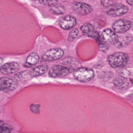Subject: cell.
I'll return each instance as SVG.
<instances>
[{
  "label": "cell",
  "instance_id": "obj_1",
  "mask_svg": "<svg viewBox=\"0 0 133 133\" xmlns=\"http://www.w3.org/2000/svg\"><path fill=\"white\" fill-rule=\"evenodd\" d=\"M129 56L125 53L118 52L109 55L107 60L110 66L113 68L125 67L129 61Z\"/></svg>",
  "mask_w": 133,
  "mask_h": 133
},
{
  "label": "cell",
  "instance_id": "obj_2",
  "mask_svg": "<svg viewBox=\"0 0 133 133\" xmlns=\"http://www.w3.org/2000/svg\"><path fill=\"white\" fill-rule=\"evenodd\" d=\"M73 75L76 79L79 82H89L94 77V72L93 70L86 67H79L75 69Z\"/></svg>",
  "mask_w": 133,
  "mask_h": 133
},
{
  "label": "cell",
  "instance_id": "obj_3",
  "mask_svg": "<svg viewBox=\"0 0 133 133\" xmlns=\"http://www.w3.org/2000/svg\"><path fill=\"white\" fill-rule=\"evenodd\" d=\"M75 70L73 68L55 65L51 67L48 75L49 76L53 78L61 77L73 73Z\"/></svg>",
  "mask_w": 133,
  "mask_h": 133
},
{
  "label": "cell",
  "instance_id": "obj_4",
  "mask_svg": "<svg viewBox=\"0 0 133 133\" xmlns=\"http://www.w3.org/2000/svg\"><path fill=\"white\" fill-rule=\"evenodd\" d=\"M64 54V51L60 48L50 49L44 54L41 57L43 62H50L57 61L61 58Z\"/></svg>",
  "mask_w": 133,
  "mask_h": 133
},
{
  "label": "cell",
  "instance_id": "obj_5",
  "mask_svg": "<svg viewBox=\"0 0 133 133\" xmlns=\"http://www.w3.org/2000/svg\"><path fill=\"white\" fill-rule=\"evenodd\" d=\"M18 87V83L15 80L2 77L0 79V90L2 92L7 93L15 90Z\"/></svg>",
  "mask_w": 133,
  "mask_h": 133
},
{
  "label": "cell",
  "instance_id": "obj_6",
  "mask_svg": "<svg viewBox=\"0 0 133 133\" xmlns=\"http://www.w3.org/2000/svg\"><path fill=\"white\" fill-rule=\"evenodd\" d=\"M129 8L125 5L120 3H116L109 7L107 11V14L112 16H121L128 12Z\"/></svg>",
  "mask_w": 133,
  "mask_h": 133
},
{
  "label": "cell",
  "instance_id": "obj_7",
  "mask_svg": "<svg viewBox=\"0 0 133 133\" xmlns=\"http://www.w3.org/2000/svg\"><path fill=\"white\" fill-rule=\"evenodd\" d=\"M132 25V22L129 20L126 19H119L113 23L112 29L117 33H124L130 29Z\"/></svg>",
  "mask_w": 133,
  "mask_h": 133
},
{
  "label": "cell",
  "instance_id": "obj_8",
  "mask_svg": "<svg viewBox=\"0 0 133 133\" xmlns=\"http://www.w3.org/2000/svg\"><path fill=\"white\" fill-rule=\"evenodd\" d=\"M118 37L115 31L110 29L105 30L102 34V39L107 45L115 44L118 40Z\"/></svg>",
  "mask_w": 133,
  "mask_h": 133
},
{
  "label": "cell",
  "instance_id": "obj_9",
  "mask_svg": "<svg viewBox=\"0 0 133 133\" xmlns=\"http://www.w3.org/2000/svg\"><path fill=\"white\" fill-rule=\"evenodd\" d=\"M72 8L75 12L81 15H88L93 11V8L90 5L83 2H74Z\"/></svg>",
  "mask_w": 133,
  "mask_h": 133
},
{
  "label": "cell",
  "instance_id": "obj_10",
  "mask_svg": "<svg viewBox=\"0 0 133 133\" xmlns=\"http://www.w3.org/2000/svg\"><path fill=\"white\" fill-rule=\"evenodd\" d=\"M20 69L19 65L15 62L5 63L1 66L0 72L4 75H10L17 72Z\"/></svg>",
  "mask_w": 133,
  "mask_h": 133
},
{
  "label": "cell",
  "instance_id": "obj_11",
  "mask_svg": "<svg viewBox=\"0 0 133 133\" xmlns=\"http://www.w3.org/2000/svg\"><path fill=\"white\" fill-rule=\"evenodd\" d=\"M60 26L65 30H69L74 27L77 24L76 19L74 16L68 15L60 20Z\"/></svg>",
  "mask_w": 133,
  "mask_h": 133
},
{
  "label": "cell",
  "instance_id": "obj_12",
  "mask_svg": "<svg viewBox=\"0 0 133 133\" xmlns=\"http://www.w3.org/2000/svg\"><path fill=\"white\" fill-rule=\"evenodd\" d=\"M133 40V37L129 34H124L119 37L118 40L115 44L118 48H123L129 45Z\"/></svg>",
  "mask_w": 133,
  "mask_h": 133
},
{
  "label": "cell",
  "instance_id": "obj_13",
  "mask_svg": "<svg viewBox=\"0 0 133 133\" xmlns=\"http://www.w3.org/2000/svg\"><path fill=\"white\" fill-rule=\"evenodd\" d=\"M59 63L68 67L73 68L74 67H79L81 66L80 63L75 58L72 57H66L62 58ZM74 69V68H73Z\"/></svg>",
  "mask_w": 133,
  "mask_h": 133
},
{
  "label": "cell",
  "instance_id": "obj_14",
  "mask_svg": "<svg viewBox=\"0 0 133 133\" xmlns=\"http://www.w3.org/2000/svg\"><path fill=\"white\" fill-rule=\"evenodd\" d=\"M40 60V57L36 53H31L27 58L26 61L24 64V67L30 68L35 66L38 63Z\"/></svg>",
  "mask_w": 133,
  "mask_h": 133
},
{
  "label": "cell",
  "instance_id": "obj_15",
  "mask_svg": "<svg viewBox=\"0 0 133 133\" xmlns=\"http://www.w3.org/2000/svg\"><path fill=\"white\" fill-rule=\"evenodd\" d=\"M48 69L47 65H39L34 67L29 70L31 77H36L41 76L47 72Z\"/></svg>",
  "mask_w": 133,
  "mask_h": 133
},
{
  "label": "cell",
  "instance_id": "obj_16",
  "mask_svg": "<svg viewBox=\"0 0 133 133\" xmlns=\"http://www.w3.org/2000/svg\"><path fill=\"white\" fill-rule=\"evenodd\" d=\"M114 83L116 87L121 89H127L130 86V84L126 79V78L122 77L115 78Z\"/></svg>",
  "mask_w": 133,
  "mask_h": 133
},
{
  "label": "cell",
  "instance_id": "obj_17",
  "mask_svg": "<svg viewBox=\"0 0 133 133\" xmlns=\"http://www.w3.org/2000/svg\"><path fill=\"white\" fill-rule=\"evenodd\" d=\"M80 30L84 34L88 36L94 31V27L89 23L84 24L80 28Z\"/></svg>",
  "mask_w": 133,
  "mask_h": 133
},
{
  "label": "cell",
  "instance_id": "obj_18",
  "mask_svg": "<svg viewBox=\"0 0 133 133\" xmlns=\"http://www.w3.org/2000/svg\"><path fill=\"white\" fill-rule=\"evenodd\" d=\"M31 77L30 74L29 70H23L21 71L14 76L15 79L19 80H25Z\"/></svg>",
  "mask_w": 133,
  "mask_h": 133
},
{
  "label": "cell",
  "instance_id": "obj_19",
  "mask_svg": "<svg viewBox=\"0 0 133 133\" xmlns=\"http://www.w3.org/2000/svg\"><path fill=\"white\" fill-rule=\"evenodd\" d=\"M51 11L55 15H61L65 13V9L63 6H54L51 8Z\"/></svg>",
  "mask_w": 133,
  "mask_h": 133
},
{
  "label": "cell",
  "instance_id": "obj_20",
  "mask_svg": "<svg viewBox=\"0 0 133 133\" xmlns=\"http://www.w3.org/2000/svg\"><path fill=\"white\" fill-rule=\"evenodd\" d=\"M78 33L79 31L77 28H75L73 29L69 34L68 40L69 41H74L77 37Z\"/></svg>",
  "mask_w": 133,
  "mask_h": 133
},
{
  "label": "cell",
  "instance_id": "obj_21",
  "mask_svg": "<svg viewBox=\"0 0 133 133\" xmlns=\"http://www.w3.org/2000/svg\"><path fill=\"white\" fill-rule=\"evenodd\" d=\"M40 3L45 5L54 6L57 4L58 0H39Z\"/></svg>",
  "mask_w": 133,
  "mask_h": 133
},
{
  "label": "cell",
  "instance_id": "obj_22",
  "mask_svg": "<svg viewBox=\"0 0 133 133\" xmlns=\"http://www.w3.org/2000/svg\"><path fill=\"white\" fill-rule=\"evenodd\" d=\"M116 0H101V4L104 7H111L114 4H116Z\"/></svg>",
  "mask_w": 133,
  "mask_h": 133
},
{
  "label": "cell",
  "instance_id": "obj_23",
  "mask_svg": "<svg viewBox=\"0 0 133 133\" xmlns=\"http://www.w3.org/2000/svg\"><path fill=\"white\" fill-rule=\"evenodd\" d=\"M88 37L94 39L97 42H99L100 40V36L99 33L97 31H95V30L90 35H89Z\"/></svg>",
  "mask_w": 133,
  "mask_h": 133
},
{
  "label": "cell",
  "instance_id": "obj_24",
  "mask_svg": "<svg viewBox=\"0 0 133 133\" xmlns=\"http://www.w3.org/2000/svg\"><path fill=\"white\" fill-rule=\"evenodd\" d=\"M40 105H39L32 104L30 105V110L36 114L40 113Z\"/></svg>",
  "mask_w": 133,
  "mask_h": 133
},
{
  "label": "cell",
  "instance_id": "obj_25",
  "mask_svg": "<svg viewBox=\"0 0 133 133\" xmlns=\"http://www.w3.org/2000/svg\"><path fill=\"white\" fill-rule=\"evenodd\" d=\"M118 73L121 77L126 78L130 76V72L126 69H121L119 71Z\"/></svg>",
  "mask_w": 133,
  "mask_h": 133
},
{
  "label": "cell",
  "instance_id": "obj_26",
  "mask_svg": "<svg viewBox=\"0 0 133 133\" xmlns=\"http://www.w3.org/2000/svg\"><path fill=\"white\" fill-rule=\"evenodd\" d=\"M99 50L102 52H106L108 50L109 47L105 44L100 43L98 45Z\"/></svg>",
  "mask_w": 133,
  "mask_h": 133
},
{
  "label": "cell",
  "instance_id": "obj_27",
  "mask_svg": "<svg viewBox=\"0 0 133 133\" xmlns=\"http://www.w3.org/2000/svg\"><path fill=\"white\" fill-rule=\"evenodd\" d=\"M11 130L8 127L2 126L0 128V133H10Z\"/></svg>",
  "mask_w": 133,
  "mask_h": 133
},
{
  "label": "cell",
  "instance_id": "obj_28",
  "mask_svg": "<svg viewBox=\"0 0 133 133\" xmlns=\"http://www.w3.org/2000/svg\"><path fill=\"white\" fill-rule=\"evenodd\" d=\"M126 1L129 4L133 6V0H126Z\"/></svg>",
  "mask_w": 133,
  "mask_h": 133
},
{
  "label": "cell",
  "instance_id": "obj_29",
  "mask_svg": "<svg viewBox=\"0 0 133 133\" xmlns=\"http://www.w3.org/2000/svg\"><path fill=\"white\" fill-rule=\"evenodd\" d=\"M4 123L3 121L1 120V122H0V127H1L3 126V125H4Z\"/></svg>",
  "mask_w": 133,
  "mask_h": 133
}]
</instances>
